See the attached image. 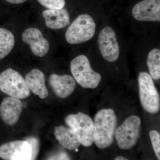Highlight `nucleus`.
<instances>
[{
	"instance_id": "nucleus-20",
	"label": "nucleus",
	"mask_w": 160,
	"mask_h": 160,
	"mask_svg": "<svg viewBox=\"0 0 160 160\" xmlns=\"http://www.w3.org/2000/svg\"><path fill=\"white\" fill-rule=\"evenodd\" d=\"M42 6L48 9H62L66 4L65 0H37Z\"/></svg>"
},
{
	"instance_id": "nucleus-22",
	"label": "nucleus",
	"mask_w": 160,
	"mask_h": 160,
	"mask_svg": "<svg viewBox=\"0 0 160 160\" xmlns=\"http://www.w3.org/2000/svg\"><path fill=\"white\" fill-rule=\"evenodd\" d=\"M49 159L51 160H70V157L66 152H61L50 157Z\"/></svg>"
},
{
	"instance_id": "nucleus-13",
	"label": "nucleus",
	"mask_w": 160,
	"mask_h": 160,
	"mask_svg": "<svg viewBox=\"0 0 160 160\" xmlns=\"http://www.w3.org/2000/svg\"><path fill=\"white\" fill-rule=\"evenodd\" d=\"M49 84L56 95L61 98H65L70 95L76 86L75 80L71 76L55 73L49 77Z\"/></svg>"
},
{
	"instance_id": "nucleus-4",
	"label": "nucleus",
	"mask_w": 160,
	"mask_h": 160,
	"mask_svg": "<svg viewBox=\"0 0 160 160\" xmlns=\"http://www.w3.org/2000/svg\"><path fill=\"white\" fill-rule=\"evenodd\" d=\"M96 24L88 14L80 15L69 26L66 32V39L69 44L76 45L91 39L95 33Z\"/></svg>"
},
{
	"instance_id": "nucleus-17",
	"label": "nucleus",
	"mask_w": 160,
	"mask_h": 160,
	"mask_svg": "<svg viewBox=\"0 0 160 160\" xmlns=\"http://www.w3.org/2000/svg\"><path fill=\"white\" fill-rule=\"evenodd\" d=\"M15 44V38L12 32L0 28V60L7 56L12 51Z\"/></svg>"
},
{
	"instance_id": "nucleus-15",
	"label": "nucleus",
	"mask_w": 160,
	"mask_h": 160,
	"mask_svg": "<svg viewBox=\"0 0 160 160\" xmlns=\"http://www.w3.org/2000/svg\"><path fill=\"white\" fill-rule=\"evenodd\" d=\"M25 80L30 90L41 99L46 98L48 91L45 83V76L38 69H32L26 76Z\"/></svg>"
},
{
	"instance_id": "nucleus-16",
	"label": "nucleus",
	"mask_w": 160,
	"mask_h": 160,
	"mask_svg": "<svg viewBox=\"0 0 160 160\" xmlns=\"http://www.w3.org/2000/svg\"><path fill=\"white\" fill-rule=\"evenodd\" d=\"M54 134L60 145L64 148L73 150L81 145V141L75 131L71 128L61 126L55 127Z\"/></svg>"
},
{
	"instance_id": "nucleus-12",
	"label": "nucleus",
	"mask_w": 160,
	"mask_h": 160,
	"mask_svg": "<svg viewBox=\"0 0 160 160\" xmlns=\"http://www.w3.org/2000/svg\"><path fill=\"white\" fill-rule=\"evenodd\" d=\"M22 109L19 99L12 97L5 98L0 104V117L6 125L14 126L19 119Z\"/></svg>"
},
{
	"instance_id": "nucleus-1",
	"label": "nucleus",
	"mask_w": 160,
	"mask_h": 160,
	"mask_svg": "<svg viewBox=\"0 0 160 160\" xmlns=\"http://www.w3.org/2000/svg\"><path fill=\"white\" fill-rule=\"evenodd\" d=\"M116 115L112 109H102L94 118L93 142L100 149L109 147L113 142L116 129Z\"/></svg>"
},
{
	"instance_id": "nucleus-11",
	"label": "nucleus",
	"mask_w": 160,
	"mask_h": 160,
	"mask_svg": "<svg viewBox=\"0 0 160 160\" xmlns=\"http://www.w3.org/2000/svg\"><path fill=\"white\" fill-rule=\"evenodd\" d=\"M22 40L24 42L29 45L34 55L43 57L49 51V42L43 37L39 29L30 28L26 29L22 34Z\"/></svg>"
},
{
	"instance_id": "nucleus-10",
	"label": "nucleus",
	"mask_w": 160,
	"mask_h": 160,
	"mask_svg": "<svg viewBox=\"0 0 160 160\" xmlns=\"http://www.w3.org/2000/svg\"><path fill=\"white\" fill-rule=\"evenodd\" d=\"M132 16L142 22H160V0H143L132 9Z\"/></svg>"
},
{
	"instance_id": "nucleus-21",
	"label": "nucleus",
	"mask_w": 160,
	"mask_h": 160,
	"mask_svg": "<svg viewBox=\"0 0 160 160\" xmlns=\"http://www.w3.org/2000/svg\"><path fill=\"white\" fill-rule=\"evenodd\" d=\"M25 141L29 143L31 147L32 156L31 160L36 159L39 150V142L37 138L29 137L27 138Z\"/></svg>"
},
{
	"instance_id": "nucleus-5",
	"label": "nucleus",
	"mask_w": 160,
	"mask_h": 160,
	"mask_svg": "<svg viewBox=\"0 0 160 160\" xmlns=\"http://www.w3.org/2000/svg\"><path fill=\"white\" fill-rule=\"evenodd\" d=\"M138 80L140 99L143 109L149 113H157L160 110V96L152 78L147 72H141Z\"/></svg>"
},
{
	"instance_id": "nucleus-24",
	"label": "nucleus",
	"mask_w": 160,
	"mask_h": 160,
	"mask_svg": "<svg viewBox=\"0 0 160 160\" xmlns=\"http://www.w3.org/2000/svg\"><path fill=\"white\" fill-rule=\"evenodd\" d=\"M115 160H127L128 159L126 158L123 157L122 156H118L117 157L115 158Z\"/></svg>"
},
{
	"instance_id": "nucleus-3",
	"label": "nucleus",
	"mask_w": 160,
	"mask_h": 160,
	"mask_svg": "<svg viewBox=\"0 0 160 160\" xmlns=\"http://www.w3.org/2000/svg\"><path fill=\"white\" fill-rule=\"evenodd\" d=\"M0 90L9 97L19 99L26 98L30 94L26 80L18 72L11 68L0 74Z\"/></svg>"
},
{
	"instance_id": "nucleus-18",
	"label": "nucleus",
	"mask_w": 160,
	"mask_h": 160,
	"mask_svg": "<svg viewBox=\"0 0 160 160\" xmlns=\"http://www.w3.org/2000/svg\"><path fill=\"white\" fill-rule=\"evenodd\" d=\"M147 66L150 75L154 80H159L160 78V50L158 49H152L148 54L147 60Z\"/></svg>"
},
{
	"instance_id": "nucleus-23",
	"label": "nucleus",
	"mask_w": 160,
	"mask_h": 160,
	"mask_svg": "<svg viewBox=\"0 0 160 160\" xmlns=\"http://www.w3.org/2000/svg\"><path fill=\"white\" fill-rule=\"evenodd\" d=\"M7 2L11 4H22L26 2L27 0H5Z\"/></svg>"
},
{
	"instance_id": "nucleus-8",
	"label": "nucleus",
	"mask_w": 160,
	"mask_h": 160,
	"mask_svg": "<svg viewBox=\"0 0 160 160\" xmlns=\"http://www.w3.org/2000/svg\"><path fill=\"white\" fill-rule=\"evenodd\" d=\"M98 46L102 56L108 62H114L120 55V48L116 35L109 26L103 28L99 34Z\"/></svg>"
},
{
	"instance_id": "nucleus-6",
	"label": "nucleus",
	"mask_w": 160,
	"mask_h": 160,
	"mask_svg": "<svg viewBox=\"0 0 160 160\" xmlns=\"http://www.w3.org/2000/svg\"><path fill=\"white\" fill-rule=\"evenodd\" d=\"M141 120L139 117L132 115L126 119L116 129V139L119 148L127 150L133 148L139 138Z\"/></svg>"
},
{
	"instance_id": "nucleus-19",
	"label": "nucleus",
	"mask_w": 160,
	"mask_h": 160,
	"mask_svg": "<svg viewBox=\"0 0 160 160\" xmlns=\"http://www.w3.org/2000/svg\"><path fill=\"white\" fill-rule=\"evenodd\" d=\"M152 147L158 158L160 159V135L156 130H151L149 132Z\"/></svg>"
},
{
	"instance_id": "nucleus-7",
	"label": "nucleus",
	"mask_w": 160,
	"mask_h": 160,
	"mask_svg": "<svg viewBox=\"0 0 160 160\" xmlns=\"http://www.w3.org/2000/svg\"><path fill=\"white\" fill-rule=\"evenodd\" d=\"M65 122L78 136L81 145L86 147L92 145L94 122L89 116L82 112L69 114L66 117Z\"/></svg>"
},
{
	"instance_id": "nucleus-14",
	"label": "nucleus",
	"mask_w": 160,
	"mask_h": 160,
	"mask_svg": "<svg viewBox=\"0 0 160 160\" xmlns=\"http://www.w3.org/2000/svg\"><path fill=\"white\" fill-rule=\"evenodd\" d=\"M42 15L46 26L52 29H62L70 24L69 12L64 8L47 9Z\"/></svg>"
},
{
	"instance_id": "nucleus-2",
	"label": "nucleus",
	"mask_w": 160,
	"mask_h": 160,
	"mask_svg": "<svg viewBox=\"0 0 160 160\" xmlns=\"http://www.w3.org/2000/svg\"><path fill=\"white\" fill-rule=\"evenodd\" d=\"M70 68L75 80L83 88L93 89L98 86L101 75L92 70L86 56L80 55L74 58L70 63Z\"/></svg>"
},
{
	"instance_id": "nucleus-9",
	"label": "nucleus",
	"mask_w": 160,
	"mask_h": 160,
	"mask_svg": "<svg viewBox=\"0 0 160 160\" xmlns=\"http://www.w3.org/2000/svg\"><path fill=\"white\" fill-rule=\"evenodd\" d=\"M31 147L26 141H15L0 146V158L6 160H31Z\"/></svg>"
}]
</instances>
